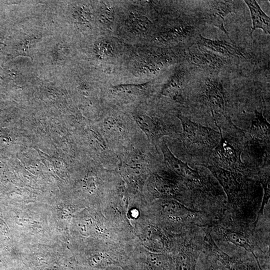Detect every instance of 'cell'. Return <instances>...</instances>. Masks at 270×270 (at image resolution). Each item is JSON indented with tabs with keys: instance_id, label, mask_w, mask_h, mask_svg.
Wrapping results in <instances>:
<instances>
[{
	"instance_id": "cell-10",
	"label": "cell",
	"mask_w": 270,
	"mask_h": 270,
	"mask_svg": "<svg viewBox=\"0 0 270 270\" xmlns=\"http://www.w3.org/2000/svg\"><path fill=\"white\" fill-rule=\"evenodd\" d=\"M189 54L192 63L202 68L215 71L220 68L222 65L220 59L200 46L192 48Z\"/></svg>"
},
{
	"instance_id": "cell-2",
	"label": "cell",
	"mask_w": 270,
	"mask_h": 270,
	"mask_svg": "<svg viewBox=\"0 0 270 270\" xmlns=\"http://www.w3.org/2000/svg\"><path fill=\"white\" fill-rule=\"evenodd\" d=\"M100 126L102 136L117 155L144 134L132 116L114 112H106Z\"/></svg>"
},
{
	"instance_id": "cell-14",
	"label": "cell",
	"mask_w": 270,
	"mask_h": 270,
	"mask_svg": "<svg viewBox=\"0 0 270 270\" xmlns=\"http://www.w3.org/2000/svg\"><path fill=\"white\" fill-rule=\"evenodd\" d=\"M182 80L179 76H174L162 88V95L172 98L176 100H182Z\"/></svg>"
},
{
	"instance_id": "cell-8",
	"label": "cell",
	"mask_w": 270,
	"mask_h": 270,
	"mask_svg": "<svg viewBox=\"0 0 270 270\" xmlns=\"http://www.w3.org/2000/svg\"><path fill=\"white\" fill-rule=\"evenodd\" d=\"M204 94L210 108L212 114H222L226 118V100L224 88L218 80L208 78L205 83Z\"/></svg>"
},
{
	"instance_id": "cell-12",
	"label": "cell",
	"mask_w": 270,
	"mask_h": 270,
	"mask_svg": "<svg viewBox=\"0 0 270 270\" xmlns=\"http://www.w3.org/2000/svg\"><path fill=\"white\" fill-rule=\"evenodd\" d=\"M250 12L252 27L251 34L258 28H260L266 34H270V17L262 11L257 2L254 0H245Z\"/></svg>"
},
{
	"instance_id": "cell-11",
	"label": "cell",
	"mask_w": 270,
	"mask_h": 270,
	"mask_svg": "<svg viewBox=\"0 0 270 270\" xmlns=\"http://www.w3.org/2000/svg\"><path fill=\"white\" fill-rule=\"evenodd\" d=\"M249 134L256 140L269 142L270 124L262 112H255L252 120Z\"/></svg>"
},
{
	"instance_id": "cell-6",
	"label": "cell",
	"mask_w": 270,
	"mask_h": 270,
	"mask_svg": "<svg viewBox=\"0 0 270 270\" xmlns=\"http://www.w3.org/2000/svg\"><path fill=\"white\" fill-rule=\"evenodd\" d=\"M161 142L160 148L166 168L179 175L191 190L204 192L207 188V185L204 178L197 170H193L186 163L176 158L164 140H162Z\"/></svg>"
},
{
	"instance_id": "cell-7",
	"label": "cell",
	"mask_w": 270,
	"mask_h": 270,
	"mask_svg": "<svg viewBox=\"0 0 270 270\" xmlns=\"http://www.w3.org/2000/svg\"><path fill=\"white\" fill-rule=\"evenodd\" d=\"M220 140L212 150L216 164L224 169L244 174L246 168L240 158V150L232 139L224 136L220 132Z\"/></svg>"
},
{
	"instance_id": "cell-15",
	"label": "cell",
	"mask_w": 270,
	"mask_h": 270,
	"mask_svg": "<svg viewBox=\"0 0 270 270\" xmlns=\"http://www.w3.org/2000/svg\"><path fill=\"white\" fill-rule=\"evenodd\" d=\"M208 270H220L217 266H214L212 264H211Z\"/></svg>"
},
{
	"instance_id": "cell-1",
	"label": "cell",
	"mask_w": 270,
	"mask_h": 270,
	"mask_svg": "<svg viewBox=\"0 0 270 270\" xmlns=\"http://www.w3.org/2000/svg\"><path fill=\"white\" fill-rule=\"evenodd\" d=\"M208 168L223 188L228 197L226 211L230 216L248 222L253 212L254 186L244 174L224 169L216 164H202Z\"/></svg>"
},
{
	"instance_id": "cell-4",
	"label": "cell",
	"mask_w": 270,
	"mask_h": 270,
	"mask_svg": "<svg viewBox=\"0 0 270 270\" xmlns=\"http://www.w3.org/2000/svg\"><path fill=\"white\" fill-rule=\"evenodd\" d=\"M182 132L180 140L184 148L192 152L212 150L220 140V133L209 127L194 122L178 114Z\"/></svg>"
},
{
	"instance_id": "cell-13",
	"label": "cell",
	"mask_w": 270,
	"mask_h": 270,
	"mask_svg": "<svg viewBox=\"0 0 270 270\" xmlns=\"http://www.w3.org/2000/svg\"><path fill=\"white\" fill-rule=\"evenodd\" d=\"M200 46H205L212 51L228 57L242 55L235 46L228 42L220 40H212L200 35Z\"/></svg>"
},
{
	"instance_id": "cell-5",
	"label": "cell",
	"mask_w": 270,
	"mask_h": 270,
	"mask_svg": "<svg viewBox=\"0 0 270 270\" xmlns=\"http://www.w3.org/2000/svg\"><path fill=\"white\" fill-rule=\"evenodd\" d=\"M132 114L133 119L140 130L156 148L163 137H172L179 134L175 124L162 117L142 110H136Z\"/></svg>"
},
{
	"instance_id": "cell-9",
	"label": "cell",
	"mask_w": 270,
	"mask_h": 270,
	"mask_svg": "<svg viewBox=\"0 0 270 270\" xmlns=\"http://www.w3.org/2000/svg\"><path fill=\"white\" fill-rule=\"evenodd\" d=\"M230 0H214L211 2L206 14V22L217 27L222 31L228 38V33L224 27V17L234 10L232 2Z\"/></svg>"
},
{
	"instance_id": "cell-3",
	"label": "cell",
	"mask_w": 270,
	"mask_h": 270,
	"mask_svg": "<svg viewBox=\"0 0 270 270\" xmlns=\"http://www.w3.org/2000/svg\"><path fill=\"white\" fill-rule=\"evenodd\" d=\"M208 228H212L216 234L224 241L251 252L260 268L255 252L262 251L256 242L253 232L250 228L249 222L227 215L223 216Z\"/></svg>"
}]
</instances>
